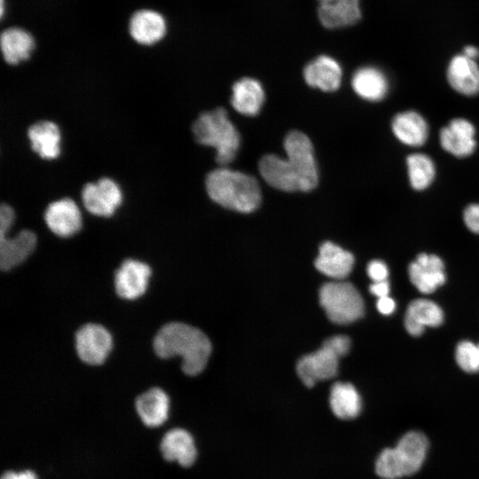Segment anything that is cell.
Here are the masks:
<instances>
[{"label":"cell","mask_w":479,"mask_h":479,"mask_svg":"<svg viewBox=\"0 0 479 479\" xmlns=\"http://www.w3.org/2000/svg\"><path fill=\"white\" fill-rule=\"evenodd\" d=\"M151 272L150 266L143 262L134 259L123 261L114 276L117 294L128 300L141 296L147 288Z\"/></svg>","instance_id":"7c38bea8"},{"label":"cell","mask_w":479,"mask_h":479,"mask_svg":"<svg viewBox=\"0 0 479 479\" xmlns=\"http://www.w3.org/2000/svg\"><path fill=\"white\" fill-rule=\"evenodd\" d=\"M31 149L42 159H56L60 153V130L51 121H39L27 130Z\"/></svg>","instance_id":"cb8c5ba5"},{"label":"cell","mask_w":479,"mask_h":479,"mask_svg":"<svg viewBox=\"0 0 479 479\" xmlns=\"http://www.w3.org/2000/svg\"><path fill=\"white\" fill-rule=\"evenodd\" d=\"M0 4H1V9H0V11H1V16H3V15H4V0H1Z\"/></svg>","instance_id":"74e56055"},{"label":"cell","mask_w":479,"mask_h":479,"mask_svg":"<svg viewBox=\"0 0 479 479\" xmlns=\"http://www.w3.org/2000/svg\"><path fill=\"white\" fill-rule=\"evenodd\" d=\"M129 33L131 38L141 45H153L160 42L167 33L165 18L151 9L135 12L129 20Z\"/></svg>","instance_id":"5bb4252c"},{"label":"cell","mask_w":479,"mask_h":479,"mask_svg":"<svg viewBox=\"0 0 479 479\" xmlns=\"http://www.w3.org/2000/svg\"><path fill=\"white\" fill-rule=\"evenodd\" d=\"M160 450L168 461H177L182 467L192 466L197 450L192 435L183 428H172L162 436Z\"/></svg>","instance_id":"ac0fdd59"},{"label":"cell","mask_w":479,"mask_h":479,"mask_svg":"<svg viewBox=\"0 0 479 479\" xmlns=\"http://www.w3.org/2000/svg\"><path fill=\"white\" fill-rule=\"evenodd\" d=\"M135 405L142 422L149 428L162 425L169 417V398L160 388L153 387L139 395Z\"/></svg>","instance_id":"44dd1931"},{"label":"cell","mask_w":479,"mask_h":479,"mask_svg":"<svg viewBox=\"0 0 479 479\" xmlns=\"http://www.w3.org/2000/svg\"><path fill=\"white\" fill-rule=\"evenodd\" d=\"M340 357L326 340L319 349L299 359L297 374L305 386L311 388L318 381L334 378L337 374Z\"/></svg>","instance_id":"52a82bcc"},{"label":"cell","mask_w":479,"mask_h":479,"mask_svg":"<svg viewBox=\"0 0 479 479\" xmlns=\"http://www.w3.org/2000/svg\"><path fill=\"white\" fill-rule=\"evenodd\" d=\"M367 274L373 282L387 280L389 270L383 262L373 260L367 266Z\"/></svg>","instance_id":"1f68e13d"},{"label":"cell","mask_w":479,"mask_h":479,"mask_svg":"<svg viewBox=\"0 0 479 479\" xmlns=\"http://www.w3.org/2000/svg\"><path fill=\"white\" fill-rule=\"evenodd\" d=\"M319 302L329 320L335 324H349L364 315L363 298L349 282L324 284L319 290Z\"/></svg>","instance_id":"8992f818"},{"label":"cell","mask_w":479,"mask_h":479,"mask_svg":"<svg viewBox=\"0 0 479 479\" xmlns=\"http://www.w3.org/2000/svg\"><path fill=\"white\" fill-rule=\"evenodd\" d=\"M48 228L63 238L73 236L82 227V215L76 203L70 198L51 202L44 212Z\"/></svg>","instance_id":"8fae6325"},{"label":"cell","mask_w":479,"mask_h":479,"mask_svg":"<svg viewBox=\"0 0 479 479\" xmlns=\"http://www.w3.org/2000/svg\"><path fill=\"white\" fill-rule=\"evenodd\" d=\"M113 347L110 333L98 324H86L75 334V348L79 357L89 365L102 364Z\"/></svg>","instance_id":"9c48e42d"},{"label":"cell","mask_w":479,"mask_h":479,"mask_svg":"<svg viewBox=\"0 0 479 479\" xmlns=\"http://www.w3.org/2000/svg\"><path fill=\"white\" fill-rule=\"evenodd\" d=\"M354 256L329 241L324 242L315 260V267L324 275L335 279H345L352 271Z\"/></svg>","instance_id":"ffe728a7"},{"label":"cell","mask_w":479,"mask_h":479,"mask_svg":"<svg viewBox=\"0 0 479 479\" xmlns=\"http://www.w3.org/2000/svg\"><path fill=\"white\" fill-rule=\"evenodd\" d=\"M446 77L450 86L461 95L472 97L479 93V66L462 53L451 59Z\"/></svg>","instance_id":"9a60e30c"},{"label":"cell","mask_w":479,"mask_h":479,"mask_svg":"<svg viewBox=\"0 0 479 479\" xmlns=\"http://www.w3.org/2000/svg\"><path fill=\"white\" fill-rule=\"evenodd\" d=\"M33 35L24 28L11 27L4 29L0 36V47L4 61L18 65L29 59L35 49Z\"/></svg>","instance_id":"d4e9b609"},{"label":"cell","mask_w":479,"mask_h":479,"mask_svg":"<svg viewBox=\"0 0 479 479\" xmlns=\"http://www.w3.org/2000/svg\"><path fill=\"white\" fill-rule=\"evenodd\" d=\"M455 357L459 366L466 373L479 371L478 347L469 341L460 342L455 351Z\"/></svg>","instance_id":"f546056e"},{"label":"cell","mask_w":479,"mask_h":479,"mask_svg":"<svg viewBox=\"0 0 479 479\" xmlns=\"http://www.w3.org/2000/svg\"><path fill=\"white\" fill-rule=\"evenodd\" d=\"M14 220L13 208L5 203L0 207V238L5 237Z\"/></svg>","instance_id":"d6a6232c"},{"label":"cell","mask_w":479,"mask_h":479,"mask_svg":"<svg viewBox=\"0 0 479 479\" xmlns=\"http://www.w3.org/2000/svg\"><path fill=\"white\" fill-rule=\"evenodd\" d=\"M195 140L203 145L216 149V161L225 165L235 158L240 144V137L223 107L204 112L193 122Z\"/></svg>","instance_id":"277c9868"},{"label":"cell","mask_w":479,"mask_h":479,"mask_svg":"<svg viewBox=\"0 0 479 479\" xmlns=\"http://www.w3.org/2000/svg\"><path fill=\"white\" fill-rule=\"evenodd\" d=\"M428 441L418 431L404 434L394 448L381 451L375 463L376 474L383 479H398L416 473L422 466Z\"/></svg>","instance_id":"5b68a950"},{"label":"cell","mask_w":479,"mask_h":479,"mask_svg":"<svg viewBox=\"0 0 479 479\" xmlns=\"http://www.w3.org/2000/svg\"><path fill=\"white\" fill-rule=\"evenodd\" d=\"M329 404L334 414L342 420L356 418L362 409L359 393L352 384L347 382H336L332 386Z\"/></svg>","instance_id":"83f0119b"},{"label":"cell","mask_w":479,"mask_h":479,"mask_svg":"<svg viewBox=\"0 0 479 479\" xmlns=\"http://www.w3.org/2000/svg\"><path fill=\"white\" fill-rule=\"evenodd\" d=\"M287 159L264 155L259 171L272 187L284 192H309L318 182V171L310 138L301 131H290L285 137Z\"/></svg>","instance_id":"6da1fadb"},{"label":"cell","mask_w":479,"mask_h":479,"mask_svg":"<svg viewBox=\"0 0 479 479\" xmlns=\"http://www.w3.org/2000/svg\"><path fill=\"white\" fill-rule=\"evenodd\" d=\"M318 14L326 28H340L356 24L361 19L359 0H318Z\"/></svg>","instance_id":"e0dca14e"},{"label":"cell","mask_w":479,"mask_h":479,"mask_svg":"<svg viewBox=\"0 0 479 479\" xmlns=\"http://www.w3.org/2000/svg\"><path fill=\"white\" fill-rule=\"evenodd\" d=\"M1 479H38L35 473L32 470H24L20 472L6 471Z\"/></svg>","instance_id":"d590c367"},{"label":"cell","mask_w":479,"mask_h":479,"mask_svg":"<svg viewBox=\"0 0 479 479\" xmlns=\"http://www.w3.org/2000/svg\"><path fill=\"white\" fill-rule=\"evenodd\" d=\"M476 130L467 119L458 117L449 122L439 133L441 147L457 158L470 156L476 148Z\"/></svg>","instance_id":"30bf717a"},{"label":"cell","mask_w":479,"mask_h":479,"mask_svg":"<svg viewBox=\"0 0 479 479\" xmlns=\"http://www.w3.org/2000/svg\"><path fill=\"white\" fill-rule=\"evenodd\" d=\"M391 130L400 143L413 147L425 144L429 133L426 119L414 110L397 114L391 121Z\"/></svg>","instance_id":"2e32d148"},{"label":"cell","mask_w":479,"mask_h":479,"mask_svg":"<svg viewBox=\"0 0 479 479\" xmlns=\"http://www.w3.org/2000/svg\"><path fill=\"white\" fill-rule=\"evenodd\" d=\"M36 235L22 230L12 238H0V266L8 271L27 259L36 246Z\"/></svg>","instance_id":"484cf974"},{"label":"cell","mask_w":479,"mask_h":479,"mask_svg":"<svg viewBox=\"0 0 479 479\" xmlns=\"http://www.w3.org/2000/svg\"><path fill=\"white\" fill-rule=\"evenodd\" d=\"M263 101V89L257 80L245 77L233 84L231 103L240 114L247 116L256 115Z\"/></svg>","instance_id":"4316f807"},{"label":"cell","mask_w":479,"mask_h":479,"mask_svg":"<svg viewBox=\"0 0 479 479\" xmlns=\"http://www.w3.org/2000/svg\"><path fill=\"white\" fill-rule=\"evenodd\" d=\"M412 284L421 293H433L445 282L444 264L436 255L420 254L408 267Z\"/></svg>","instance_id":"4fadbf2b"},{"label":"cell","mask_w":479,"mask_h":479,"mask_svg":"<svg viewBox=\"0 0 479 479\" xmlns=\"http://www.w3.org/2000/svg\"><path fill=\"white\" fill-rule=\"evenodd\" d=\"M370 292L378 298L388 296L389 294V283L387 280L373 282L370 287Z\"/></svg>","instance_id":"e575fe53"},{"label":"cell","mask_w":479,"mask_h":479,"mask_svg":"<svg viewBox=\"0 0 479 479\" xmlns=\"http://www.w3.org/2000/svg\"><path fill=\"white\" fill-rule=\"evenodd\" d=\"M351 85L360 98L372 102L383 99L389 89L388 77L383 71L371 66L358 68L352 76Z\"/></svg>","instance_id":"603a6c76"},{"label":"cell","mask_w":479,"mask_h":479,"mask_svg":"<svg viewBox=\"0 0 479 479\" xmlns=\"http://www.w3.org/2000/svg\"><path fill=\"white\" fill-rule=\"evenodd\" d=\"M377 309L383 315H390L396 309L395 301L389 295L381 298H378Z\"/></svg>","instance_id":"836d02e7"},{"label":"cell","mask_w":479,"mask_h":479,"mask_svg":"<svg viewBox=\"0 0 479 479\" xmlns=\"http://www.w3.org/2000/svg\"><path fill=\"white\" fill-rule=\"evenodd\" d=\"M407 175L410 185L416 191H423L433 183L436 171L431 157L422 153H414L406 158Z\"/></svg>","instance_id":"f1b7e54d"},{"label":"cell","mask_w":479,"mask_h":479,"mask_svg":"<svg viewBox=\"0 0 479 479\" xmlns=\"http://www.w3.org/2000/svg\"><path fill=\"white\" fill-rule=\"evenodd\" d=\"M342 67L333 58L321 55L310 61L303 70L305 82L324 91L336 90L342 81Z\"/></svg>","instance_id":"d6986e66"},{"label":"cell","mask_w":479,"mask_h":479,"mask_svg":"<svg viewBox=\"0 0 479 479\" xmlns=\"http://www.w3.org/2000/svg\"><path fill=\"white\" fill-rule=\"evenodd\" d=\"M206 189L215 202L240 213L253 212L261 203L257 180L252 176L226 168L216 169L208 174Z\"/></svg>","instance_id":"3957f363"},{"label":"cell","mask_w":479,"mask_h":479,"mask_svg":"<svg viewBox=\"0 0 479 479\" xmlns=\"http://www.w3.org/2000/svg\"><path fill=\"white\" fill-rule=\"evenodd\" d=\"M153 349L161 358L181 357L183 372L194 376L206 367L211 353V343L200 329L185 323L171 322L164 325L156 334Z\"/></svg>","instance_id":"7a4b0ae2"},{"label":"cell","mask_w":479,"mask_h":479,"mask_svg":"<svg viewBox=\"0 0 479 479\" xmlns=\"http://www.w3.org/2000/svg\"><path fill=\"white\" fill-rule=\"evenodd\" d=\"M463 220L471 232L479 234V203L469 204L464 209Z\"/></svg>","instance_id":"4dcf8cb0"},{"label":"cell","mask_w":479,"mask_h":479,"mask_svg":"<svg viewBox=\"0 0 479 479\" xmlns=\"http://www.w3.org/2000/svg\"><path fill=\"white\" fill-rule=\"evenodd\" d=\"M477 347H478V353H479V344L477 345Z\"/></svg>","instance_id":"f35d334b"},{"label":"cell","mask_w":479,"mask_h":479,"mask_svg":"<svg viewBox=\"0 0 479 479\" xmlns=\"http://www.w3.org/2000/svg\"><path fill=\"white\" fill-rule=\"evenodd\" d=\"M466 57L476 60L479 58V49L474 45H467L462 51Z\"/></svg>","instance_id":"8d00e7d4"},{"label":"cell","mask_w":479,"mask_h":479,"mask_svg":"<svg viewBox=\"0 0 479 479\" xmlns=\"http://www.w3.org/2000/svg\"><path fill=\"white\" fill-rule=\"evenodd\" d=\"M444 321L442 309L434 302L416 299L408 305L404 326L412 336H420L426 326H438Z\"/></svg>","instance_id":"7402d4cb"},{"label":"cell","mask_w":479,"mask_h":479,"mask_svg":"<svg viewBox=\"0 0 479 479\" xmlns=\"http://www.w3.org/2000/svg\"><path fill=\"white\" fill-rule=\"evenodd\" d=\"M81 197L84 208L90 213L107 217L121 205L122 193L114 180L105 177L95 183H87L82 189Z\"/></svg>","instance_id":"ba28073f"}]
</instances>
